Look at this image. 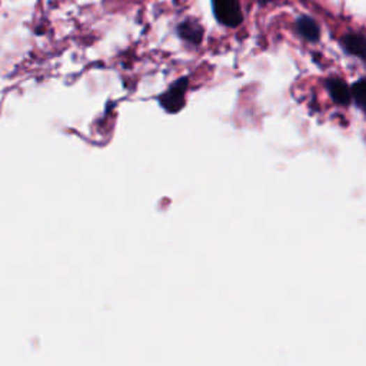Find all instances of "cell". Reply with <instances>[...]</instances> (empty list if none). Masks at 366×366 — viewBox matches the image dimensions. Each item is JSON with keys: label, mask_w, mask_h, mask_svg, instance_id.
<instances>
[{"label": "cell", "mask_w": 366, "mask_h": 366, "mask_svg": "<svg viewBox=\"0 0 366 366\" xmlns=\"http://www.w3.org/2000/svg\"><path fill=\"white\" fill-rule=\"evenodd\" d=\"M189 89V77H181L174 84L167 88L166 92H163L158 100L159 105L169 112V114H178L179 110L185 106V96Z\"/></svg>", "instance_id": "obj_1"}, {"label": "cell", "mask_w": 366, "mask_h": 366, "mask_svg": "<svg viewBox=\"0 0 366 366\" xmlns=\"http://www.w3.org/2000/svg\"><path fill=\"white\" fill-rule=\"evenodd\" d=\"M212 10L216 20L227 27H238L243 20L239 0H212Z\"/></svg>", "instance_id": "obj_2"}, {"label": "cell", "mask_w": 366, "mask_h": 366, "mask_svg": "<svg viewBox=\"0 0 366 366\" xmlns=\"http://www.w3.org/2000/svg\"><path fill=\"white\" fill-rule=\"evenodd\" d=\"M326 89L336 105L346 107L352 103L351 88L348 86L345 80L340 77H330L326 80Z\"/></svg>", "instance_id": "obj_3"}, {"label": "cell", "mask_w": 366, "mask_h": 366, "mask_svg": "<svg viewBox=\"0 0 366 366\" xmlns=\"http://www.w3.org/2000/svg\"><path fill=\"white\" fill-rule=\"evenodd\" d=\"M178 36L190 43V45H201L202 39H204V27L196 22V20H192V19H186L183 22H181L178 24Z\"/></svg>", "instance_id": "obj_4"}, {"label": "cell", "mask_w": 366, "mask_h": 366, "mask_svg": "<svg viewBox=\"0 0 366 366\" xmlns=\"http://www.w3.org/2000/svg\"><path fill=\"white\" fill-rule=\"evenodd\" d=\"M342 49L355 58L365 61L366 56V39L362 33H348L341 39Z\"/></svg>", "instance_id": "obj_5"}, {"label": "cell", "mask_w": 366, "mask_h": 366, "mask_svg": "<svg viewBox=\"0 0 366 366\" xmlns=\"http://www.w3.org/2000/svg\"><path fill=\"white\" fill-rule=\"evenodd\" d=\"M296 32L307 42H318L321 38L319 24L311 16H300L296 20Z\"/></svg>", "instance_id": "obj_6"}, {"label": "cell", "mask_w": 366, "mask_h": 366, "mask_svg": "<svg viewBox=\"0 0 366 366\" xmlns=\"http://www.w3.org/2000/svg\"><path fill=\"white\" fill-rule=\"evenodd\" d=\"M365 84H366L365 79L360 77L358 82H355L351 86V98L359 109H363V106H365V92H366Z\"/></svg>", "instance_id": "obj_7"}, {"label": "cell", "mask_w": 366, "mask_h": 366, "mask_svg": "<svg viewBox=\"0 0 366 366\" xmlns=\"http://www.w3.org/2000/svg\"><path fill=\"white\" fill-rule=\"evenodd\" d=\"M257 2H258L259 5H268V3L272 2V0H257Z\"/></svg>", "instance_id": "obj_8"}]
</instances>
